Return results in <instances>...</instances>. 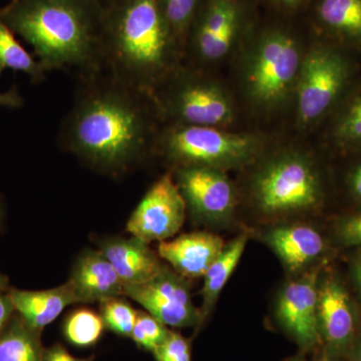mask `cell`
I'll use <instances>...</instances> for the list:
<instances>
[{"instance_id": "1", "label": "cell", "mask_w": 361, "mask_h": 361, "mask_svg": "<svg viewBox=\"0 0 361 361\" xmlns=\"http://www.w3.org/2000/svg\"><path fill=\"white\" fill-rule=\"evenodd\" d=\"M161 123L152 97L102 68L78 75L59 142L96 170L121 175L154 154Z\"/></svg>"}, {"instance_id": "2", "label": "cell", "mask_w": 361, "mask_h": 361, "mask_svg": "<svg viewBox=\"0 0 361 361\" xmlns=\"http://www.w3.org/2000/svg\"><path fill=\"white\" fill-rule=\"evenodd\" d=\"M102 56L104 70L153 99L184 51L158 0H113L104 8Z\"/></svg>"}, {"instance_id": "3", "label": "cell", "mask_w": 361, "mask_h": 361, "mask_svg": "<svg viewBox=\"0 0 361 361\" xmlns=\"http://www.w3.org/2000/svg\"><path fill=\"white\" fill-rule=\"evenodd\" d=\"M103 13L87 0H11L0 9L7 26L32 45L45 73L77 75L104 68Z\"/></svg>"}, {"instance_id": "4", "label": "cell", "mask_w": 361, "mask_h": 361, "mask_svg": "<svg viewBox=\"0 0 361 361\" xmlns=\"http://www.w3.org/2000/svg\"><path fill=\"white\" fill-rule=\"evenodd\" d=\"M255 135L224 132L221 128L163 123L154 154L163 156L175 168L200 166L229 170L255 160L262 149Z\"/></svg>"}, {"instance_id": "5", "label": "cell", "mask_w": 361, "mask_h": 361, "mask_svg": "<svg viewBox=\"0 0 361 361\" xmlns=\"http://www.w3.org/2000/svg\"><path fill=\"white\" fill-rule=\"evenodd\" d=\"M163 123L222 128L234 121L231 99L198 66H180L153 97Z\"/></svg>"}, {"instance_id": "6", "label": "cell", "mask_w": 361, "mask_h": 361, "mask_svg": "<svg viewBox=\"0 0 361 361\" xmlns=\"http://www.w3.org/2000/svg\"><path fill=\"white\" fill-rule=\"evenodd\" d=\"M301 49L288 32L269 30L254 45L244 70V89L261 109H275L293 94L300 73Z\"/></svg>"}, {"instance_id": "7", "label": "cell", "mask_w": 361, "mask_h": 361, "mask_svg": "<svg viewBox=\"0 0 361 361\" xmlns=\"http://www.w3.org/2000/svg\"><path fill=\"white\" fill-rule=\"evenodd\" d=\"M252 192L258 208L269 215L312 210L322 197L312 163L297 153L282 154L266 163L254 178Z\"/></svg>"}, {"instance_id": "8", "label": "cell", "mask_w": 361, "mask_h": 361, "mask_svg": "<svg viewBox=\"0 0 361 361\" xmlns=\"http://www.w3.org/2000/svg\"><path fill=\"white\" fill-rule=\"evenodd\" d=\"M348 71L341 54L327 47H317L306 54L295 89L301 125L315 123L331 108L348 80Z\"/></svg>"}, {"instance_id": "9", "label": "cell", "mask_w": 361, "mask_h": 361, "mask_svg": "<svg viewBox=\"0 0 361 361\" xmlns=\"http://www.w3.org/2000/svg\"><path fill=\"white\" fill-rule=\"evenodd\" d=\"M123 296L169 326H199L204 322L201 310L192 300L187 278L166 265L144 283L123 287Z\"/></svg>"}, {"instance_id": "10", "label": "cell", "mask_w": 361, "mask_h": 361, "mask_svg": "<svg viewBox=\"0 0 361 361\" xmlns=\"http://www.w3.org/2000/svg\"><path fill=\"white\" fill-rule=\"evenodd\" d=\"M173 177L187 208L197 219L223 223L232 217L237 204L236 191L225 171L188 166L175 168Z\"/></svg>"}, {"instance_id": "11", "label": "cell", "mask_w": 361, "mask_h": 361, "mask_svg": "<svg viewBox=\"0 0 361 361\" xmlns=\"http://www.w3.org/2000/svg\"><path fill=\"white\" fill-rule=\"evenodd\" d=\"M186 210L174 177L168 173L149 188L128 221L127 230L147 243L166 241L180 231Z\"/></svg>"}, {"instance_id": "12", "label": "cell", "mask_w": 361, "mask_h": 361, "mask_svg": "<svg viewBox=\"0 0 361 361\" xmlns=\"http://www.w3.org/2000/svg\"><path fill=\"white\" fill-rule=\"evenodd\" d=\"M239 30V8L235 0H208L193 21L186 47L195 66L217 63L229 54Z\"/></svg>"}, {"instance_id": "13", "label": "cell", "mask_w": 361, "mask_h": 361, "mask_svg": "<svg viewBox=\"0 0 361 361\" xmlns=\"http://www.w3.org/2000/svg\"><path fill=\"white\" fill-rule=\"evenodd\" d=\"M318 284V271H306L285 285L278 297L276 314L280 324L305 349L320 341Z\"/></svg>"}, {"instance_id": "14", "label": "cell", "mask_w": 361, "mask_h": 361, "mask_svg": "<svg viewBox=\"0 0 361 361\" xmlns=\"http://www.w3.org/2000/svg\"><path fill=\"white\" fill-rule=\"evenodd\" d=\"M318 329L327 355L332 357L343 353L355 337V308L348 291L336 278H326L318 284Z\"/></svg>"}, {"instance_id": "15", "label": "cell", "mask_w": 361, "mask_h": 361, "mask_svg": "<svg viewBox=\"0 0 361 361\" xmlns=\"http://www.w3.org/2000/svg\"><path fill=\"white\" fill-rule=\"evenodd\" d=\"M224 240L209 232L183 234L172 241L160 242L159 255L185 278L203 277L223 249Z\"/></svg>"}, {"instance_id": "16", "label": "cell", "mask_w": 361, "mask_h": 361, "mask_svg": "<svg viewBox=\"0 0 361 361\" xmlns=\"http://www.w3.org/2000/svg\"><path fill=\"white\" fill-rule=\"evenodd\" d=\"M68 282L80 303L123 296L125 285L101 250L85 251L75 261Z\"/></svg>"}, {"instance_id": "17", "label": "cell", "mask_w": 361, "mask_h": 361, "mask_svg": "<svg viewBox=\"0 0 361 361\" xmlns=\"http://www.w3.org/2000/svg\"><path fill=\"white\" fill-rule=\"evenodd\" d=\"M264 242L291 273L303 270L325 250L322 234L305 224L272 228L264 235Z\"/></svg>"}, {"instance_id": "18", "label": "cell", "mask_w": 361, "mask_h": 361, "mask_svg": "<svg viewBox=\"0 0 361 361\" xmlns=\"http://www.w3.org/2000/svg\"><path fill=\"white\" fill-rule=\"evenodd\" d=\"M99 250L110 261L125 286L144 283L164 265L149 243L134 236L104 240Z\"/></svg>"}, {"instance_id": "19", "label": "cell", "mask_w": 361, "mask_h": 361, "mask_svg": "<svg viewBox=\"0 0 361 361\" xmlns=\"http://www.w3.org/2000/svg\"><path fill=\"white\" fill-rule=\"evenodd\" d=\"M16 312L35 331L40 332L71 304L80 303L70 282L40 291L11 289Z\"/></svg>"}, {"instance_id": "20", "label": "cell", "mask_w": 361, "mask_h": 361, "mask_svg": "<svg viewBox=\"0 0 361 361\" xmlns=\"http://www.w3.org/2000/svg\"><path fill=\"white\" fill-rule=\"evenodd\" d=\"M248 238V234L243 233L232 240L228 245H225L219 257L214 261L204 275V285L201 292L203 303L200 310L203 319L210 314L219 298L221 291L238 265Z\"/></svg>"}, {"instance_id": "21", "label": "cell", "mask_w": 361, "mask_h": 361, "mask_svg": "<svg viewBox=\"0 0 361 361\" xmlns=\"http://www.w3.org/2000/svg\"><path fill=\"white\" fill-rule=\"evenodd\" d=\"M39 332L13 316L0 334V361H42Z\"/></svg>"}, {"instance_id": "22", "label": "cell", "mask_w": 361, "mask_h": 361, "mask_svg": "<svg viewBox=\"0 0 361 361\" xmlns=\"http://www.w3.org/2000/svg\"><path fill=\"white\" fill-rule=\"evenodd\" d=\"M318 16L323 25L341 37L361 39V0H322Z\"/></svg>"}, {"instance_id": "23", "label": "cell", "mask_w": 361, "mask_h": 361, "mask_svg": "<svg viewBox=\"0 0 361 361\" xmlns=\"http://www.w3.org/2000/svg\"><path fill=\"white\" fill-rule=\"evenodd\" d=\"M6 70L25 73L33 84H40L47 78L39 61L18 42L0 16V75Z\"/></svg>"}, {"instance_id": "24", "label": "cell", "mask_w": 361, "mask_h": 361, "mask_svg": "<svg viewBox=\"0 0 361 361\" xmlns=\"http://www.w3.org/2000/svg\"><path fill=\"white\" fill-rule=\"evenodd\" d=\"M104 327L101 315L90 310H80L68 316L63 331L71 343L87 348L94 345L101 338Z\"/></svg>"}, {"instance_id": "25", "label": "cell", "mask_w": 361, "mask_h": 361, "mask_svg": "<svg viewBox=\"0 0 361 361\" xmlns=\"http://www.w3.org/2000/svg\"><path fill=\"white\" fill-rule=\"evenodd\" d=\"M158 4L185 52L188 35L200 9L201 0H158Z\"/></svg>"}, {"instance_id": "26", "label": "cell", "mask_w": 361, "mask_h": 361, "mask_svg": "<svg viewBox=\"0 0 361 361\" xmlns=\"http://www.w3.org/2000/svg\"><path fill=\"white\" fill-rule=\"evenodd\" d=\"M101 317L104 326L118 336L130 337L137 320L135 311L127 301L120 297L106 299L99 302Z\"/></svg>"}, {"instance_id": "27", "label": "cell", "mask_w": 361, "mask_h": 361, "mask_svg": "<svg viewBox=\"0 0 361 361\" xmlns=\"http://www.w3.org/2000/svg\"><path fill=\"white\" fill-rule=\"evenodd\" d=\"M169 331L165 324L159 322L147 311H137L134 329L130 338L146 350H154L165 341Z\"/></svg>"}, {"instance_id": "28", "label": "cell", "mask_w": 361, "mask_h": 361, "mask_svg": "<svg viewBox=\"0 0 361 361\" xmlns=\"http://www.w3.org/2000/svg\"><path fill=\"white\" fill-rule=\"evenodd\" d=\"M336 135L348 142H361V94L346 106L336 126Z\"/></svg>"}, {"instance_id": "29", "label": "cell", "mask_w": 361, "mask_h": 361, "mask_svg": "<svg viewBox=\"0 0 361 361\" xmlns=\"http://www.w3.org/2000/svg\"><path fill=\"white\" fill-rule=\"evenodd\" d=\"M157 361H191V348L184 336L169 331L165 341L154 350Z\"/></svg>"}, {"instance_id": "30", "label": "cell", "mask_w": 361, "mask_h": 361, "mask_svg": "<svg viewBox=\"0 0 361 361\" xmlns=\"http://www.w3.org/2000/svg\"><path fill=\"white\" fill-rule=\"evenodd\" d=\"M337 234L345 245L361 247V212L342 219L337 226Z\"/></svg>"}, {"instance_id": "31", "label": "cell", "mask_w": 361, "mask_h": 361, "mask_svg": "<svg viewBox=\"0 0 361 361\" xmlns=\"http://www.w3.org/2000/svg\"><path fill=\"white\" fill-rule=\"evenodd\" d=\"M14 313L16 308L8 291L0 292V334L13 319Z\"/></svg>"}, {"instance_id": "32", "label": "cell", "mask_w": 361, "mask_h": 361, "mask_svg": "<svg viewBox=\"0 0 361 361\" xmlns=\"http://www.w3.org/2000/svg\"><path fill=\"white\" fill-rule=\"evenodd\" d=\"M42 361H92V358H77L70 355L63 346L54 345L44 350Z\"/></svg>"}, {"instance_id": "33", "label": "cell", "mask_w": 361, "mask_h": 361, "mask_svg": "<svg viewBox=\"0 0 361 361\" xmlns=\"http://www.w3.org/2000/svg\"><path fill=\"white\" fill-rule=\"evenodd\" d=\"M25 104L23 97H21L16 87H13L7 92H0V106L8 109L21 108Z\"/></svg>"}, {"instance_id": "34", "label": "cell", "mask_w": 361, "mask_h": 361, "mask_svg": "<svg viewBox=\"0 0 361 361\" xmlns=\"http://www.w3.org/2000/svg\"><path fill=\"white\" fill-rule=\"evenodd\" d=\"M350 188L353 195L361 198V165L358 166L351 175Z\"/></svg>"}, {"instance_id": "35", "label": "cell", "mask_w": 361, "mask_h": 361, "mask_svg": "<svg viewBox=\"0 0 361 361\" xmlns=\"http://www.w3.org/2000/svg\"><path fill=\"white\" fill-rule=\"evenodd\" d=\"M282 6L288 7V8H295L300 4L302 0H278Z\"/></svg>"}, {"instance_id": "36", "label": "cell", "mask_w": 361, "mask_h": 361, "mask_svg": "<svg viewBox=\"0 0 361 361\" xmlns=\"http://www.w3.org/2000/svg\"><path fill=\"white\" fill-rule=\"evenodd\" d=\"M87 1L94 4V6L103 7V8H104V7L108 6V4H110L111 1H113V0H87Z\"/></svg>"}, {"instance_id": "37", "label": "cell", "mask_w": 361, "mask_h": 361, "mask_svg": "<svg viewBox=\"0 0 361 361\" xmlns=\"http://www.w3.org/2000/svg\"><path fill=\"white\" fill-rule=\"evenodd\" d=\"M353 361H361V339L353 351Z\"/></svg>"}, {"instance_id": "38", "label": "cell", "mask_w": 361, "mask_h": 361, "mask_svg": "<svg viewBox=\"0 0 361 361\" xmlns=\"http://www.w3.org/2000/svg\"><path fill=\"white\" fill-rule=\"evenodd\" d=\"M355 278L357 280V283L361 287V258L357 261L355 265Z\"/></svg>"}, {"instance_id": "39", "label": "cell", "mask_w": 361, "mask_h": 361, "mask_svg": "<svg viewBox=\"0 0 361 361\" xmlns=\"http://www.w3.org/2000/svg\"><path fill=\"white\" fill-rule=\"evenodd\" d=\"M7 285H8V280L0 272V292L6 291Z\"/></svg>"}, {"instance_id": "40", "label": "cell", "mask_w": 361, "mask_h": 361, "mask_svg": "<svg viewBox=\"0 0 361 361\" xmlns=\"http://www.w3.org/2000/svg\"><path fill=\"white\" fill-rule=\"evenodd\" d=\"M319 361H338L336 357H332V356L325 355L324 357L322 358Z\"/></svg>"}, {"instance_id": "41", "label": "cell", "mask_w": 361, "mask_h": 361, "mask_svg": "<svg viewBox=\"0 0 361 361\" xmlns=\"http://www.w3.org/2000/svg\"><path fill=\"white\" fill-rule=\"evenodd\" d=\"M2 218H4V208H2L1 202H0V225H1Z\"/></svg>"}, {"instance_id": "42", "label": "cell", "mask_w": 361, "mask_h": 361, "mask_svg": "<svg viewBox=\"0 0 361 361\" xmlns=\"http://www.w3.org/2000/svg\"><path fill=\"white\" fill-rule=\"evenodd\" d=\"M287 361H306V360H304L303 358H300V357H293V358H290V360H288Z\"/></svg>"}]
</instances>
